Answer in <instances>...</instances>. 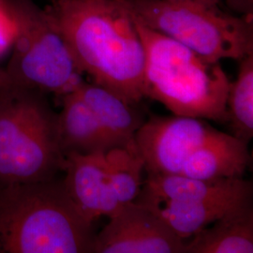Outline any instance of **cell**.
Instances as JSON below:
<instances>
[{"instance_id": "obj_19", "label": "cell", "mask_w": 253, "mask_h": 253, "mask_svg": "<svg viewBox=\"0 0 253 253\" xmlns=\"http://www.w3.org/2000/svg\"><path fill=\"white\" fill-rule=\"evenodd\" d=\"M9 84H11V83L9 81L4 69H0V89H2L5 86H8Z\"/></svg>"}, {"instance_id": "obj_2", "label": "cell", "mask_w": 253, "mask_h": 253, "mask_svg": "<svg viewBox=\"0 0 253 253\" xmlns=\"http://www.w3.org/2000/svg\"><path fill=\"white\" fill-rule=\"evenodd\" d=\"M92 223L55 176L0 187V253H93Z\"/></svg>"}, {"instance_id": "obj_3", "label": "cell", "mask_w": 253, "mask_h": 253, "mask_svg": "<svg viewBox=\"0 0 253 253\" xmlns=\"http://www.w3.org/2000/svg\"><path fill=\"white\" fill-rule=\"evenodd\" d=\"M145 171L214 180L243 177L249 144L217 130L202 118L154 116L135 134Z\"/></svg>"}, {"instance_id": "obj_6", "label": "cell", "mask_w": 253, "mask_h": 253, "mask_svg": "<svg viewBox=\"0 0 253 253\" xmlns=\"http://www.w3.org/2000/svg\"><path fill=\"white\" fill-rule=\"evenodd\" d=\"M145 26L212 61L253 54V18L190 0H123Z\"/></svg>"}, {"instance_id": "obj_11", "label": "cell", "mask_w": 253, "mask_h": 253, "mask_svg": "<svg viewBox=\"0 0 253 253\" xmlns=\"http://www.w3.org/2000/svg\"><path fill=\"white\" fill-rule=\"evenodd\" d=\"M253 253L252 201L228 211L210 225L184 240L183 253Z\"/></svg>"}, {"instance_id": "obj_10", "label": "cell", "mask_w": 253, "mask_h": 253, "mask_svg": "<svg viewBox=\"0 0 253 253\" xmlns=\"http://www.w3.org/2000/svg\"><path fill=\"white\" fill-rule=\"evenodd\" d=\"M140 192L182 202H213L253 197V184L243 177L204 180L176 174L146 172Z\"/></svg>"}, {"instance_id": "obj_17", "label": "cell", "mask_w": 253, "mask_h": 253, "mask_svg": "<svg viewBox=\"0 0 253 253\" xmlns=\"http://www.w3.org/2000/svg\"><path fill=\"white\" fill-rule=\"evenodd\" d=\"M16 28L6 0H0V57L11 50Z\"/></svg>"}, {"instance_id": "obj_12", "label": "cell", "mask_w": 253, "mask_h": 253, "mask_svg": "<svg viewBox=\"0 0 253 253\" xmlns=\"http://www.w3.org/2000/svg\"><path fill=\"white\" fill-rule=\"evenodd\" d=\"M249 201H252V198L182 202L142 192L135 200L150 208L183 240L192 237L231 209Z\"/></svg>"}, {"instance_id": "obj_7", "label": "cell", "mask_w": 253, "mask_h": 253, "mask_svg": "<svg viewBox=\"0 0 253 253\" xmlns=\"http://www.w3.org/2000/svg\"><path fill=\"white\" fill-rule=\"evenodd\" d=\"M6 2L16 28L4 69L10 83L58 97L75 90L84 81V73L45 9L32 0Z\"/></svg>"}, {"instance_id": "obj_13", "label": "cell", "mask_w": 253, "mask_h": 253, "mask_svg": "<svg viewBox=\"0 0 253 253\" xmlns=\"http://www.w3.org/2000/svg\"><path fill=\"white\" fill-rule=\"evenodd\" d=\"M60 98L62 110L57 114V126L64 156L107 152L114 148L99 121L76 91Z\"/></svg>"}, {"instance_id": "obj_4", "label": "cell", "mask_w": 253, "mask_h": 253, "mask_svg": "<svg viewBox=\"0 0 253 253\" xmlns=\"http://www.w3.org/2000/svg\"><path fill=\"white\" fill-rule=\"evenodd\" d=\"M135 20L145 48L144 96L161 102L174 116L227 122L231 83L219 61L209 60Z\"/></svg>"}, {"instance_id": "obj_20", "label": "cell", "mask_w": 253, "mask_h": 253, "mask_svg": "<svg viewBox=\"0 0 253 253\" xmlns=\"http://www.w3.org/2000/svg\"><path fill=\"white\" fill-rule=\"evenodd\" d=\"M190 1H197L208 5H218V3H220L222 0H190Z\"/></svg>"}, {"instance_id": "obj_15", "label": "cell", "mask_w": 253, "mask_h": 253, "mask_svg": "<svg viewBox=\"0 0 253 253\" xmlns=\"http://www.w3.org/2000/svg\"><path fill=\"white\" fill-rule=\"evenodd\" d=\"M239 61L237 78L228 92L227 123L233 135L249 144L253 137V54Z\"/></svg>"}, {"instance_id": "obj_9", "label": "cell", "mask_w": 253, "mask_h": 253, "mask_svg": "<svg viewBox=\"0 0 253 253\" xmlns=\"http://www.w3.org/2000/svg\"><path fill=\"white\" fill-rule=\"evenodd\" d=\"M64 184L83 214L93 222L112 217L122 207L110 183L106 152L65 155Z\"/></svg>"}, {"instance_id": "obj_1", "label": "cell", "mask_w": 253, "mask_h": 253, "mask_svg": "<svg viewBox=\"0 0 253 253\" xmlns=\"http://www.w3.org/2000/svg\"><path fill=\"white\" fill-rule=\"evenodd\" d=\"M44 9L93 84L131 105L145 98V48L123 0H53Z\"/></svg>"}, {"instance_id": "obj_8", "label": "cell", "mask_w": 253, "mask_h": 253, "mask_svg": "<svg viewBox=\"0 0 253 253\" xmlns=\"http://www.w3.org/2000/svg\"><path fill=\"white\" fill-rule=\"evenodd\" d=\"M109 218L93 253H183L184 240L143 204H125Z\"/></svg>"}, {"instance_id": "obj_16", "label": "cell", "mask_w": 253, "mask_h": 253, "mask_svg": "<svg viewBox=\"0 0 253 253\" xmlns=\"http://www.w3.org/2000/svg\"><path fill=\"white\" fill-rule=\"evenodd\" d=\"M109 180L118 202L123 206L134 202L143 187L145 162L136 145L116 147L106 152Z\"/></svg>"}, {"instance_id": "obj_14", "label": "cell", "mask_w": 253, "mask_h": 253, "mask_svg": "<svg viewBox=\"0 0 253 253\" xmlns=\"http://www.w3.org/2000/svg\"><path fill=\"white\" fill-rule=\"evenodd\" d=\"M90 109L114 148L135 145V134L145 122L131 104L95 84L83 82L75 89Z\"/></svg>"}, {"instance_id": "obj_5", "label": "cell", "mask_w": 253, "mask_h": 253, "mask_svg": "<svg viewBox=\"0 0 253 253\" xmlns=\"http://www.w3.org/2000/svg\"><path fill=\"white\" fill-rule=\"evenodd\" d=\"M64 163L45 94L12 84L0 89V187L53 178Z\"/></svg>"}, {"instance_id": "obj_18", "label": "cell", "mask_w": 253, "mask_h": 253, "mask_svg": "<svg viewBox=\"0 0 253 253\" xmlns=\"http://www.w3.org/2000/svg\"><path fill=\"white\" fill-rule=\"evenodd\" d=\"M230 9L245 17L253 18V0H225Z\"/></svg>"}]
</instances>
